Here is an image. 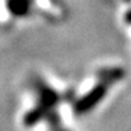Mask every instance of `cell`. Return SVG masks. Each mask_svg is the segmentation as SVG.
Returning a JSON list of instances; mask_svg holds the SVG:
<instances>
[{
    "label": "cell",
    "mask_w": 131,
    "mask_h": 131,
    "mask_svg": "<svg viewBox=\"0 0 131 131\" xmlns=\"http://www.w3.org/2000/svg\"><path fill=\"white\" fill-rule=\"evenodd\" d=\"M121 77H122V71L121 70H112L106 79L99 82L90 92H88L84 97H82L75 103V106H74L75 113L77 115H84V113H88L90 110H93L104 98V95L107 94V90H108L110 85L113 82L118 80Z\"/></svg>",
    "instance_id": "6da1fadb"
},
{
    "label": "cell",
    "mask_w": 131,
    "mask_h": 131,
    "mask_svg": "<svg viewBox=\"0 0 131 131\" xmlns=\"http://www.w3.org/2000/svg\"><path fill=\"white\" fill-rule=\"evenodd\" d=\"M59 99L60 95L53 89L41 84V87H38V103L24 116V125L33 126L35 124H37L48 112L52 111V108L59 103Z\"/></svg>",
    "instance_id": "7a4b0ae2"
},
{
    "label": "cell",
    "mask_w": 131,
    "mask_h": 131,
    "mask_svg": "<svg viewBox=\"0 0 131 131\" xmlns=\"http://www.w3.org/2000/svg\"><path fill=\"white\" fill-rule=\"evenodd\" d=\"M29 9H31L29 0H9L8 1V10L15 17L27 15Z\"/></svg>",
    "instance_id": "3957f363"
},
{
    "label": "cell",
    "mask_w": 131,
    "mask_h": 131,
    "mask_svg": "<svg viewBox=\"0 0 131 131\" xmlns=\"http://www.w3.org/2000/svg\"><path fill=\"white\" fill-rule=\"evenodd\" d=\"M126 22L131 24V10L129 12V13H127V14H126Z\"/></svg>",
    "instance_id": "277c9868"
}]
</instances>
